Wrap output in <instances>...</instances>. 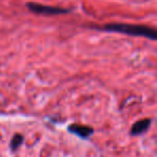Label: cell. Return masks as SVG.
Wrapping results in <instances>:
<instances>
[{
    "mask_svg": "<svg viewBox=\"0 0 157 157\" xmlns=\"http://www.w3.org/2000/svg\"><path fill=\"white\" fill-rule=\"evenodd\" d=\"M103 30L113 31V33H126L135 37H145L151 40H156L157 33L154 28L146 26H139V25L131 24H107L102 27Z\"/></svg>",
    "mask_w": 157,
    "mask_h": 157,
    "instance_id": "6da1fadb",
    "label": "cell"
},
{
    "mask_svg": "<svg viewBox=\"0 0 157 157\" xmlns=\"http://www.w3.org/2000/svg\"><path fill=\"white\" fill-rule=\"evenodd\" d=\"M27 8L33 13L38 14H45V15H59V14L69 13L68 9H63V8L51 7V6L39 5V3L30 2L27 5Z\"/></svg>",
    "mask_w": 157,
    "mask_h": 157,
    "instance_id": "7a4b0ae2",
    "label": "cell"
},
{
    "mask_svg": "<svg viewBox=\"0 0 157 157\" xmlns=\"http://www.w3.org/2000/svg\"><path fill=\"white\" fill-rule=\"evenodd\" d=\"M68 129L70 132L78 136L80 138H88L93 133V128L88 126H82V125H71Z\"/></svg>",
    "mask_w": 157,
    "mask_h": 157,
    "instance_id": "3957f363",
    "label": "cell"
},
{
    "mask_svg": "<svg viewBox=\"0 0 157 157\" xmlns=\"http://www.w3.org/2000/svg\"><path fill=\"white\" fill-rule=\"evenodd\" d=\"M150 125H151V120H148V118L138 121V122L135 123L133 126L131 127V130H130L131 135L138 136V135H141V133L145 132L146 129L150 127Z\"/></svg>",
    "mask_w": 157,
    "mask_h": 157,
    "instance_id": "277c9868",
    "label": "cell"
},
{
    "mask_svg": "<svg viewBox=\"0 0 157 157\" xmlns=\"http://www.w3.org/2000/svg\"><path fill=\"white\" fill-rule=\"evenodd\" d=\"M23 141H24V138H23L22 135H15L12 139L11 143H10V146H11L12 151H16L21 145H22Z\"/></svg>",
    "mask_w": 157,
    "mask_h": 157,
    "instance_id": "5b68a950",
    "label": "cell"
}]
</instances>
